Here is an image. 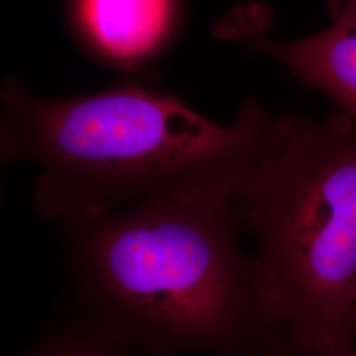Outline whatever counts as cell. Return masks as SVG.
Listing matches in <instances>:
<instances>
[{"instance_id":"obj_1","label":"cell","mask_w":356,"mask_h":356,"mask_svg":"<svg viewBox=\"0 0 356 356\" xmlns=\"http://www.w3.org/2000/svg\"><path fill=\"white\" fill-rule=\"evenodd\" d=\"M243 177L148 197L107 216L64 223L70 302L160 353L232 354L281 331L254 254L241 244Z\"/></svg>"},{"instance_id":"obj_2","label":"cell","mask_w":356,"mask_h":356,"mask_svg":"<svg viewBox=\"0 0 356 356\" xmlns=\"http://www.w3.org/2000/svg\"><path fill=\"white\" fill-rule=\"evenodd\" d=\"M270 119L254 99L225 127L145 85L54 99L13 79L1 91V159L38 166L35 210L64 225L242 176Z\"/></svg>"},{"instance_id":"obj_3","label":"cell","mask_w":356,"mask_h":356,"mask_svg":"<svg viewBox=\"0 0 356 356\" xmlns=\"http://www.w3.org/2000/svg\"><path fill=\"white\" fill-rule=\"evenodd\" d=\"M268 302L306 356L353 347L356 309V126L273 116L235 195Z\"/></svg>"},{"instance_id":"obj_4","label":"cell","mask_w":356,"mask_h":356,"mask_svg":"<svg viewBox=\"0 0 356 356\" xmlns=\"http://www.w3.org/2000/svg\"><path fill=\"white\" fill-rule=\"evenodd\" d=\"M332 22L298 40L272 38L257 8H239L220 23L225 38L280 63L307 86L319 90L356 126V0H329Z\"/></svg>"},{"instance_id":"obj_5","label":"cell","mask_w":356,"mask_h":356,"mask_svg":"<svg viewBox=\"0 0 356 356\" xmlns=\"http://www.w3.org/2000/svg\"><path fill=\"white\" fill-rule=\"evenodd\" d=\"M76 20L107 60L134 65L159 51L175 22L173 0H76Z\"/></svg>"},{"instance_id":"obj_6","label":"cell","mask_w":356,"mask_h":356,"mask_svg":"<svg viewBox=\"0 0 356 356\" xmlns=\"http://www.w3.org/2000/svg\"><path fill=\"white\" fill-rule=\"evenodd\" d=\"M36 356H115L85 338H65L49 344Z\"/></svg>"},{"instance_id":"obj_7","label":"cell","mask_w":356,"mask_h":356,"mask_svg":"<svg viewBox=\"0 0 356 356\" xmlns=\"http://www.w3.org/2000/svg\"><path fill=\"white\" fill-rule=\"evenodd\" d=\"M323 356H356V351L351 347V348H347L343 351H339V353H335V354H329V355Z\"/></svg>"},{"instance_id":"obj_8","label":"cell","mask_w":356,"mask_h":356,"mask_svg":"<svg viewBox=\"0 0 356 356\" xmlns=\"http://www.w3.org/2000/svg\"><path fill=\"white\" fill-rule=\"evenodd\" d=\"M353 335H354V339L356 338V309L355 314H354V323H353Z\"/></svg>"}]
</instances>
